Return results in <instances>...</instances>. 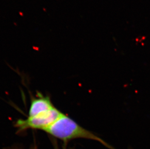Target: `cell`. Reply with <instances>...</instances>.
I'll return each mask as SVG.
<instances>
[{"mask_svg": "<svg viewBox=\"0 0 150 149\" xmlns=\"http://www.w3.org/2000/svg\"><path fill=\"white\" fill-rule=\"evenodd\" d=\"M63 113L56 108L47 112L34 117H28L26 119L16 121L15 127L19 132L28 129L41 130L44 131L59 118Z\"/></svg>", "mask_w": 150, "mask_h": 149, "instance_id": "2", "label": "cell"}, {"mask_svg": "<svg viewBox=\"0 0 150 149\" xmlns=\"http://www.w3.org/2000/svg\"><path fill=\"white\" fill-rule=\"evenodd\" d=\"M54 108L50 97L38 93L37 97L32 99L28 117H34L43 114Z\"/></svg>", "mask_w": 150, "mask_h": 149, "instance_id": "3", "label": "cell"}, {"mask_svg": "<svg viewBox=\"0 0 150 149\" xmlns=\"http://www.w3.org/2000/svg\"><path fill=\"white\" fill-rule=\"evenodd\" d=\"M44 131L62 141H71L76 138L92 139L100 142L109 149H115L103 139L81 127L74 120L63 114Z\"/></svg>", "mask_w": 150, "mask_h": 149, "instance_id": "1", "label": "cell"}]
</instances>
